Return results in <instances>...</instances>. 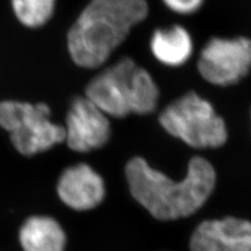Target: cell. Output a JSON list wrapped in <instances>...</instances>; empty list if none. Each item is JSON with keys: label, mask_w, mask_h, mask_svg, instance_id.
Instances as JSON below:
<instances>
[{"label": "cell", "mask_w": 251, "mask_h": 251, "mask_svg": "<svg viewBox=\"0 0 251 251\" xmlns=\"http://www.w3.org/2000/svg\"><path fill=\"white\" fill-rule=\"evenodd\" d=\"M126 178L132 197L161 221L195 214L205 204L217 181L214 167L199 156L190 160L184 178L178 181L153 169L141 157L127 163Z\"/></svg>", "instance_id": "obj_1"}, {"label": "cell", "mask_w": 251, "mask_h": 251, "mask_svg": "<svg viewBox=\"0 0 251 251\" xmlns=\"http://www.w3.org/2000/svg\"><path fill=\"white\" fill-rule=\"evenodd\" d=\"M148 15L147 0H91L68 31L70 58L83 68L100 67Z\"/></svg>", "instance_id": "obj_2"}, {"label": "cell", "mask_w": 251, "mask_h": 251, "mask_svg": "<svg viewBox=\"0 0 251 251\" xmlns=\"http://www.w3.org/2000/svg\"><path fill=\"white\" fill-rule=\"evenodd\" d=\"M88 98L107 116L153 112L159 89L151 74L131 58H123L94 76L86 87Z\"/></svg>", "instance_id": "obj_3"}, {"label": "cell", "mask_w": 251, "mask_h": 251, "mask_svg": "<svg viewBox=\"0 0 251 251\" xmlns=\"http://www.w3.org/2000/svg\"><path fill=\"white\" fill-rule=\"evenodd\" d=\"M159 123L169 134L193 148H219L227 140L226 124L208 100L190 92L164 108Z\"/></svg>", "instance_id": "obj_4"}, {"label": "cell", "mask_w": 251, "mask_h": 251, "mask_svg": "<svg viewBox=\"0 0 251 251\" xmlns=\"http://www.w3.org/2000/svg\"><path fill=\"white\" fill-rule=\"evenodd\" d=\"M0 127L10 133L15 149L25 156L50 150L66 136L65 128L51 122L50 109L44 103L1 101Z\"/></svg>", "instance_id": "obj_5"}, {"label": "cell", "mask_w": 251, "mask_h": 251, "mask_svg": "<svg viewBox=\"0 0 251 251\" xmlns=\"http://www.w3.org/2000/svg\"><path fill=\"white\" fill-rule=\"evenodd\" d=\"M197 68L209 84L227 87L239 83L251 70V39L210 38L199 53Z\"/></svg>", "instance_id": "obj_6"}, {"label": "cell", "mask_w": 251, "mask_h": 251, "mask_svg": "<svg viewBox=\"0 0 251 251\" xmlns=\"http://www.w3.org/2000/svg\"><path fill=\"white\" fill-rule=\"evenodd\" d=\"M64 128L67 146L81 153L105 146L111 134L108 116L86 97L72 101Z\"/></svg>", "instance_id": "obj_7"}, {"label": "cell", "mask_w": 251, "mask_h": 251, "mask_svg": "<svg viewBox=\"0 0 251 251\" xmlns=\"http://www.w3.org/2000/svg\"><path fill=\"white\" fill-rule=\"evenodd\" d=\"M191 251H251V222L226 217L206 220L192 233Z\"/></svg>", "instance_id": "obj_8"}, {"label": "cell", "mask_w": 251, "mask_h": 251, "mask_svg": "<svg viewBox=\"0 0 251 251\" xmlns=\"http://www.w3.org/2000/svg\"><path fill=\"white\" fill-rule=\"evenodd\" d=\"M60 199L75 210H89L104 200L106 190L101 176L85 163L67 168L59 178Z\"/></svg>", "instance_id": "obj_9"}, {"label": "cell", "mask_w": 251, "mask_h": 251, "mask_svg": "<svg viewBox=\"0 0 251 251\" xmlns=\"http://www.w3.org/2000/svg\"><path fill=\"white\" fill-rule=\"evenodd\" d=\"M150 50L162 65L179 67L191 60L195 43L190 30L180 25L157 28L150 39Z\"/></svg>", "instance_id": "obj_10"}, {"label": "cell", "mask_w": 251, "mask_h": 251, "mask_svg": "<svg viewBox=\"0 0 251 251\" xmlns=\"http://www.w3.org/2000/svg\"><path fill=\"white\" fill-rule=\"evenodd\" d=\"M25 251H64L66 235L61 225L50 217H30L19 231Z\"/></svg>", "instance_id": "obj_11"}, {"label": "cell", "mask_w": 251, "mask_h": 251, "mask_svg": "<svg viewBox=\"0 0 251 251\" xmlns=\"http://www.w3.org/2000/svg\"><path fill=\"white\" fill-rule=\"evenodd\" d=\"M11 4L16 18L29 28L45 25L56 9V0H11Z\"/></svg>", "instance_id": "obj_12"}, {"label": "cell", "mask_w": 251, "mask_h": 251, "mask_svg": "<svg viewBox=\"0 0 251 251\" xmlns=\"http://www.w3.org/2000/svg\"><path fill=\"white\" fill-rule=\"evenodd\" d=\"M168 9L178 15L190 16L202 9L205 0H161Z\"/></svg>", "instance_id": "obj_13"}]
</instances>
